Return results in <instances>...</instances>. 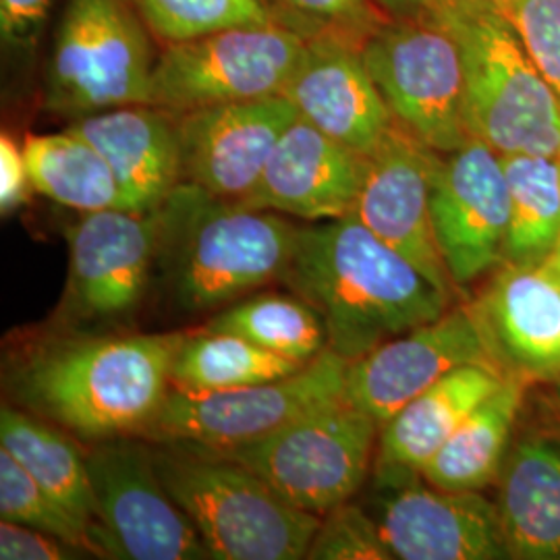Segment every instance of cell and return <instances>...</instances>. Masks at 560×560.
Returning a JSON list of instances; mask_svg holds the SVG:
<instances>
[{"instance_id": "3", "label": "cell", "mask_w": 560, "mask_h": 560, "mask_svg": "<svg viewBox=\"0 0 560 560\" xmlns=\"http://www.w3.org/2000/svg\"><path fill=\"white\" fill-rule=\"evenodd\" d=\"M159 266L187 312L226 307L280 280L300 226L180 180L162 201Z\"/></svg>"}, {"instance_id": "10", "label": "cell", "mask_w": 560, "mask_h": 560, "mask_svg": "<svg viewBox=\"0 0 560 560\" xmlns=\"http://www.w3.org/2000/svg\"><path fill=\"white\" fill-rule=\"evenodd\" d=\"M307 40L279 23L240 25L166 44L152 75V104L189 113L229 102L282 96Z\"/></svg>"}, {"instance_id": "35", "label": "cell", "mask_w": 560, "mask_h": 560, "mask_svg": "<svg viewBox=\"0 0 560 560\" xmlns=\"http://www.w3.org/2000/svg\"><path fill=\"white\" fill-rule=\"evenodd\" d=\"M81 550L40 529L13 521L0 523V559L67 560L81 559Z\"/></svg>"}, {"instance_id": "41", "label": "cell", "mask_w": 560, "mask_h": 560, "mask_svg": "<svg viewBox=\"0 0 560 560\" xmlns=\"http://www.w3.org/2000/svg\"><path fill=\"white\" fill-rule=\"evenodd\" d=\"M557 159H559V166H560V154H559V156H557Z\"/></svg>"}, {"instance_id": "27", "label": "cell", "mask_w": 560, "mask_h": 560, "mask_svg": "<svg viewBox=\"0 0 560 560\" xmlns=\"http://www.w3.org/2000/svg\"><path fill=\"white\" fill-rule=\"evenodd\" d=\"M511 196L504 261L541 266L560 240V166L557 156H502Z\"/></svg>"}, {"instance_id": "18", "label": "cell", "mask_w": 560, "mask_h": 560, "mask_svg": "<svg viewBox=\"0 0 560 560\" xmlns=\"http://www.w3.org/2000/svg\"><path fill=\"white\" fill-rule=\"evenodd\" d=\"M365 162V154L298 117L280 136L256 187L240 203L301 221L342 219L358 200Z\"/></svg>"}, {"instance_id": "32", "label": "cell", "mask_w": 560, "mask_h": 560, "mask_svg": "<svg viewBox=\"0 0 560 560\" xmlns=\"http://www.w3.org/2000/svg\"><path fill=\"white\" fill-rule=\"evenodd\" d=\"M270 18L305 40L337 38L363 46L388 18L376 0H261Z\"/></svg>"}, {"instance_id": "8", "label": "cell", "mask_w": 560, "mask_h": 560, "mask_svg": "<svg viewBox=\"0 0 560 560\" xmlns=\"http://www.w3.org/2000/svg\"><path fill=\"white\" fill-rule=\"evenodd\" d=\"M363 60L400 127L439 154L469 140L459 44L432 11L388 20L361 46Z\"/></svg>"}, {"instance_id": "28", "label": "cell", "mask_w": 560, "mask_h": 560, "mask_svg": "<svg viewBox=\"0 0 560 560\" xmlns=\"http://www.w3.org/2000/svg\"><path fill=\"white\" fill-rule=\"evenodd\" d=\"M307 363L287 360L233 332L183 337L173 361V386L194 393L231 390L298 374Z\"/></svg>"}, {"instance_id": "5", "label": "cell", "mask_w": 560, "mask_h": 560, "mask_svg": "<svg viewBox=\"0 0 560 560\" xmlns=\"http://www.w3.org/2000/svg\"><path fill=\"white\" fill-rule=\"evenodd\" d=\"M173 501L212 560H301L322 517L298 509L243 463L189 442H152Z\"/></svg>"}, {"instance_id": "33", "label": "cell", "mask_w": 560, "mask_h": 560, "mask_svg": "<svg viewBox=\"0 0 560 560\" xmlns=\"http://www.w3.org/2000/svg\"><path fill=\"white\" fill-rule=\"evenodd\" d=\"M310 560H388V546L381 527L363 509L342 502L320 521V527L307 550Z\"/></svg>"}, {"instance_id": "37", "label": "cell", "mask_w": 560, "mask_h": 560, "mask_svg": "<svg viewBox=\"0 0 560 560\" xmlns=\"http://www.w3.org/2000/svg\"><path fill=\"white\" fill-rule=\"evenodd\" d=\"M34 185L30 179L25 152L9 133L0 136V210L9 217L30 200Z\"/></svg>"}, {"instance_id": "14", "label": "cell", "mask_w": 560, "mask_h": 560, "mask_svg": "<svg viewBox=\"0 0 560 560\" xmlns=\"http://www.w3.org/2000/svg\"><path fill=\"white\" fill-rule=\"evenodd\" d=\"M442 156L397 122L368 156L351 217L453 298L455 284L432 222V187Z\"/></svg>"}, {"instance_id": "26", "label": "cell", "mask_w": 560, "mask_h": 560, "mask_svg": "<svg viewBox=\"0 0 560 560\" xmlns=\"http://www.w3.org/2000/svg\"><path fill=\"white\" fill-rule=\"evenodd\" d=\"M34 191L65 208L85 212L131 210L110 164L78 133L65 129L23 143ZM133 212V210H131Z\"/></svg>"}, {"instance_id": "36", "label": "cell", "mask_w": 560, "mask_h": 560, "mask_svg": "<svg viewBox=\"0 0 560 560\" xmlns=\"http://www.w3.org/2000/svg\"><path fill=\"white\" fill-rule=\"evenodd\" d=\"M52 0H0V32L9 46H32L48 20Z\"/></svg>"}, {"instance_id": "25", "label": "cell", "mask_w": 560, "mask_h": 560, "mask_svg": "<svg viewBox=\"0 0 560 560\" xmlns=\"http://www.w3.org/2000/svg\"><path fill=\"white\" fill-rule=\"evenodd\" d=\"M71 436V432L27 409L13 405H2L0 409V446L90 529L94 499L88 476V453Z\"/></svg>"}, {"instance_id": "17", "label": "cell", "mask_w": 560, "mask_h": 560, "mask_svg": "<svg viewBox=\"0 0 560 560\" xmlns=\"http://www.w3.org/2000/svg\"><path fill=\"white\" fill-rule=\"evenodd\" d=\"M374 520L393 559H509L499 504L480 490L402 483L382 497Z\"/></svg>"}, {"instance_id": "30", "label": "cell", "mask_w": 560, "mask_h": 560, "mask_svg": "<svg viewBox=\"0 0 560 560\" xmlns=\"http://www.w3.org/2000/svg\"><path fill=\"white\" fill-rule=\"evenodd\" d=\"M148 30L166 44L198 40L240 25L275 23L261 0H133Z\"/></svg>"}, {"instance_id": "11", "label": "cell", "mask_w": 560, "mask_h": 560, "mask_svg": "<svg viewBox=\"0 0 560 560\" xmlns=\"http://www.w3.org/2000/svg\"><path fill=\"white\" fill-rule=\"evenodd\" d=\"M347 368L349 360L326 349L298 374L279 381L212 393L173 386L141 439L208 448L256 441L307 411L345 399Z\"/></svg>"}, {"instance_id": "15", "label": "cell", "mask_w": 560, "mask_h": 560, "mask_svg": "<svg viewBox=\"0 0 560 560\" xmlns=\"http://www.w3.org/2000/svg\"><path fill=\"white\" fill-rule=\"evenodd\" d=\"M432 222L455 287H467L502 266L511 196L497 150L469 138L442 156L432 187Z\"/></svg>"}, {"instance_id": "21", "label": "cell", "mask_w": 560, "mask_h": 560, "mask_svg": "<svg viewBox=\"0 0 560 560\" xmlns=\"http://www.w3.org/2000/svg\"><path fill=\"white\" fill-rule=\"evenodd\" d=\"M110 164L133 212H154L183 180L177 115L154 104H129L73 120Z\"/></svg>"}, {"instance_id": "40", "label": "cell", "mask_w": 560, "mask_h": 560, "mask_svg": "<svg viewBox=\"0 0 560 560\" xmlns=\"http://www.w3.org/2000/svg\"><path fill=\"white\" fill-rule=\"evenodd\" d=\"M557 402H559L560 407V376L557 378Z\"/></svg>"}, {"instance_id": "23", "label": "cell", "mask_w": 560, "mask_h": 560, "mask_svg": "<svg viewBox=\"0 0 560 560\" xmlns=\"http://www.w3.org/2000/svg\"><path fill=\"white\" fill-rule=\"evenodd\" d=\"M502 532L509 559H560V442L521 441L502 469Z\"/></svg>"}, {"instance_id": "13", "label": "cell", "mask_w": 560, "mask_h": 560, "mask_svg": "<svg viewBox=\"0 0 560 560\" xmlns=\"http://www.w3.org/2000/svg\"><path fill=\"white\" fill-rule=\"evenodd\" d=\"M467 363H497L476 305L446 310L349 361L345 400L382 428L409 400Z\"/></svg>"}, {"instance_id": "31", "label": "cell", "mask_w": 560, "mask_h": 560, "mask_svg": "<svg viewBox=\"0 0 560 560\" xmlns=\"http://www.w3.org/2000/svg\"><path fill=\"white\" fill-rule=\"evenodd\" d=\"M0 517L57 536L85 555L96 557L90 529L34 480L18 459L0 446Z\"/></svg>"}, {"instance_id": "1", "label": "cell", "mask_w": 560, "mask_h": 560, "mask_svg": "<svg viewBox=\"0 0 560 560\" xmlns=\"http://www.w3.org/2000/svg\"><path fill=\"white\" fill-rule=\"evenodd\" d=\"M280 280L318 312L328 349L349 361L441 318L453 300L351 214L300 226Z\"/></svg>"}, {"instance_id": "34", "label": "cell", "mask_w": 560, "mask_h": 560, "mask_svg": "<svg viewBox=\"0 0 560 560\" xmlns=\"http://www.w3.org/2000/svg\"><path fill=\"white\" fill-rule=\"evenodd\" d=\"M497 4L560 98V0H501Z\"/></svg>"}, {"instance_id": "39", "label": "cell", "mask_w": 560, "mask_h": 560, "mask_svg": "<svg viewBox=\"0 0 560 560\" xmlns=\"http://www.w3.org/2000/svg\"><path fill=\"white\" fill-rule=\"evenodd\" d=\"M550 275H555L557 279H560V240L557 243V247L552 249V254L546 258V261L541 264Z\"/></svg>"}, {"instance_id": "29", "label": "cell", "mask_w": 560, "mask_h": 560, "mask_svg": "<svg viewBox=\"0 0 560 560\" xmlns=\"http://www.w3.org/2000/svg\"><path fill=\"white\" fill-rule=\"evenodd\" d=\"M210 332H233L287 360L310 363L328 349L318 312L300 295L264 293L224 307L203 326Z\"/></svg>"}, {"instance_id": "7", "label": "cell", "mask_w": 560, "mask_h": 560, "mask_svg": "<svg viewBox=\"0 0 560 560\" xmlns=\"http://www.w3.org/2000/svg\"><path fill=\"white\" fill-rule=\"evenodd\" d=\"M378 439L381 425L340 399L261 439L214 451L256 471L298 509L324 517L360 492Z\"/></svg>"}, {"instance_id": "19", "label": "cell", "mask_w": 560, "mask_h": 560, "mask_svg": "<svg viewBox=\"0 0 560 560\" xmlns=\"http://www.w3.org/2000/svg\"><path fill=\"white\" fill-rule=\"evenodd\" d=\"M282 96L298 108L301 119L365 156L397 125L363 60L361 46L351 42L307 40Z\"/></svg>"}, {"instance_id": "6", "label": "cell", "mask_w": 560, "mask_h": 560, "mask_svg": "<svg viewBox=\"0 0 560 560\" xmlns=\"http://www.w3.org/2000/svg\"><path fill=\"white\" fill-rule=\"evenodd\" d=\"M133 0H67L46 73V108L65 117L152 104L156 59Z\"/></svg>"}, {"instance_id": "24", "label": "cell", "mask_w": 560, "mask_h": 560, "mask_svg": "<svg viewBox=\"0 0 560 560\" xmlns=\"http://www.w3.org/2000/svg\"><path fill=\"white\" fill-rule=\"evenodd\" d=\"M525 382L506 374L501 386L481 400L441 451L423 465V480L442 490H481L494 480L520 418Z\"/></svg>"}, {"instance_id": "16", "label": "cell", "mask_w": 560, "mask_h": 560, "mask_svg": "<svg viewBox=\"0 0 560 560\" xmlns=\"http://www.w3.org/2000/svg\"><path fill=\"white\" fill-rule=\"evenodd\" d=\"M298 117V108L284 96L180 113L183 180L222 200H243L260 180L280 136Z\"/></svg>"}, {"instance_id": "9", "label": "cell", "mask_w": 560, "mask_h": 560, "mask_svg": "<svg viewBox=\"0 0 560 560\" xmlns=\"http://www.w3.org/2000/svg\"><path fill=\"white\" fill-rule=\"evenodd\" d=\"M88 476L94 499L90 538L96 557L210 559L196 525L162 483L152 442L141 436L98 442L88 451Z\"/></svg>"}, {"instance_id": "20", "label": "cell", "mask_w": 560, "mask_h": 560, "mask_svg": "<svg viewBox=\"0 0 560 560\" xmlns=\"http://www.w3.org/2000/svg\"><path fill=\"white\" fill-rule=\"evenodd\" d=\"M476 310L504 374L559 378L560 279L544 266L502 264Z\"/></svg>"}, {"instance_id": "22", "label": "cell", "mask_w": 560, "mask_h": 560, "mask_svg": "<svg viewBox=\"0 0 560 560\" xmlns=\"http://www.w3.org/2000/svg\"><path fill=\"white\" fill-rule=\"evenodd\" d=\"M506 374L497 363H467L409 400L381 428V467L420 474L465 418L488 399Z\"/></svg>"}, {"instance_id": "2", "label": "cell", "mask_w": 560, "mask_h": 560, "mask_svg": "<svg viewBox=\"0 0 560 560\" xmlns=\"http://www.w3.org/2000/svg\"><path fill=\"white\" fill-rule=\"evenodd\" d=\"M183 335L46 340L11 370L21 405L85 442L141 436L173 388Z\"/></svg>"}, {"instance_id": "4", "label": "cell", "mask_w": 560, "mask_h": 560, "mask_svg": "<svg viewBox=\"0 0 560 560\" xmlns=\"http://www.w3.org/2000/svg\"><path fill=\"white\" fill-rule=\"evenodd\" d=\"M463 57L471 138L501 156L560 154V98L494 0H432Z\"/></svg>"}, {"instance_id": "12", "label": "cell", "mask_w": 560, "mask_h": 560, "mask_svg": "<svg viewBox=\"0 0 560 560\" xmlns=\"http://www.w3.org/2000/svg\"><path fill=\"white\" fill-rule=\"evenodd\" d=\"M69 277L60 314L69 322L117 320L131 314L159 261L161 217L154 212H85L67 229Z\"/></svg>"}, {"instance_id": "38", "label": "cell", "mask_w": 560, "mask_h": 560, "mask_svg": "<svg viewBox=\"0 0 560 560\" xmlns=\"http://www.w3.org/2000/svg\"><path fill=\"white\" fill-rule=\"evenodd\" d=\"M376 4L388 18L399 20V18H416V15L428 13L432 7V0H376Z\"/></svg>"}, {"instance_id": "42", "label": "cell", "mask_w": 560, "mask_h": 560, "mask_svg": "<svg viewBox=\"0 0 560 560\" xmlns=\"http://www.w3.org/2000/svg\"><path fill=\"white\" fill-rule=\"evenodd\" d=\"M494 2H501V0H494Z\"/></svg>"}]
</instances>
